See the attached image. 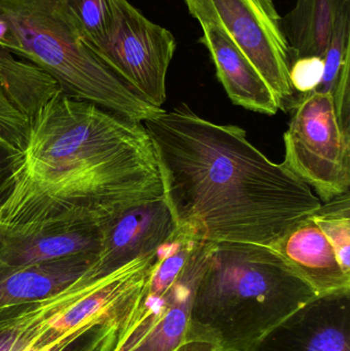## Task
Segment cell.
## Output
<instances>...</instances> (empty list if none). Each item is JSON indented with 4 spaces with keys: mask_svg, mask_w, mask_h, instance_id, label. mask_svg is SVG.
I'll return each mask as SVG.
<instances>
[{
    "mask_svg": "<svg viewBox=\"0 0 350 351\" xmlns=\"http://www.w3.org/2000/svg\"><path fill=\"white\" fill-rule=\"evenodd\" d=\"M162 195L143 123L62 92L0 160V241L99 232Z\"/></svg>",
    "mask_w": 350,
    "mask_h": 351,
    "instance_id": "1",
    "label": "cell"
},
{
    "mask_svg": "<svg viewBox=\"0 0 350 351\" xmlns=\"http://www.w3.org/2000/svg\"><path fill=\"white\" fill-rule=\"evenodd\" d=\"M143 125L177 226L205 241L271 247L322 206L308 184L236 125L203 119L184 103Z\"/></svg>",
    "mask_w": 350,
    "mask_h": 351,
    "instance_id": "2",
    "label": "cell"
},
{
    "mask_svg": "<svg viewBox=\"0 0 350 351\" xmlns=\"http://www.w3.org/2000/svg\"><path fill=\"white\" fill-rule=\"evenodd\" d=\"M318 295L271 247L214 243L185 340H205L219 351H246Z\"/></svg>",
    "mask_w": 350,
    "mask_h": 351,
    "instance_id": "3",
    "label": "cell"
},
{
    "mask_svg": "<svg viewBox=\"0 0 350 351\" xmlns=\"http://www.w3.org/2000/svg\"><path fill=\"white\" fill-rule=\"evenodd\" d=\"M155 255L106 274L92 263L51 296L0 308V351H118L133 327Z\"/></svg>",
    "mask_w": 350,
    "mask_h": 351,
    "instance_id": "4",
    "label": "cell"
},
{
    "mask_svg": "<svg viewBox=\"0 0 350 351\" xmlns=\"http://www.w3.org/2000/svg\"><path fill=\"white\" fill-rule=\"evenodd\" d=\"M0 16L14 34L8 51L47 72L68 96L138 123L160 110L117 75L64 0H0Z\"/></svg>",
    "mask_w": 350,
    "mask_h": 351,
    "instance_id": "5",
    "label": "cell"
},
{
    "mask_svg": "<svg viewBox=\"0 0 350 351\" xmlns=\"http://www.w3.org/2000/svg\"><path fill=\"white\" fill-rule=\"evenodd\" d=\"M213 245L178 227L158 247L133 327L118 351H173L185 341L193 297Z\"/></svg>",
    "mask_w": 350,
    "mask_h": 351,
    "instance_id": "6",
    "label": "cell"
},
{
    "mask_svg": "<svg viewBox=\"0 0 350 351\" xmlns=\"http://www.w3.org/2000/svg\"><path fill=\"white\" fill-rule=\"evenodd\" d=\"M293 109L283 164L326 202L349 192L350 132L339 123L332 95L310 93Z\"/></svg>",
    "mask_w": 350,
    "mask_h": 351,
    "instance_id": "7",
    "label": "cell"
},
{
    "mask_svg": "<svg viewBox=\"0 0 350 351\" xmlns=\"http://www.w3.org/2000/svg\"><path fill=\"white\" fill-rule=\"evenodd\" d=\"M189 14L201 26L223 32L258 70L281 104L291 108V51L282 16L271 0H183Z\"/></svg>",
    "mask_w": 350,
    "mask_h": 351,
    "instance_id": "8",
    "label": "cell"
},
{
    "mask_svg": "<svg viewBox=\"0 0 350 351\" xmlns=\"http://www.w3.org/2000/svg\"><path fill=\"white\" fill-rule=\"evenodd\" d=\"M112 24L103 53L117 75L155 108L166 102V73L177 49L170 30L129 0H110Z\"/></svg>",
    "mask_w": 350,
    "mask_h": 351,
    "instance_id": "9",
    "label": "cell"
},
{
    "mask_svg": "<svg viewBox=\"0 0 350 351\" xmlns=\"http://www.w3.org/2000/svg\"><path fill=\"white\" fill-rule=\"evenodd\" d=\"M246 351H350V289L318 294Z\"/></svg>",
    "mask_w": 350,
    "mask_h": 351,
    "instance_id": "10",
    "label": "cell"
},
{
    "mask_svg": "<svg viewBox=\"0 0 350 351\" xmlns=\"http://www.w3.org/2000/svg\"><path fill=\"white\" fill-rule=\"evenodd\" d=\"M178 226L164 196L129 208L99 231L101 243L92 267L112 271L158 251Z\"/></svg>",
    "mask_w": 350,
    "mask_h": 351,
    "instance_id": "11",
    "label": "cell"
},
{
    "mask_svg": "<svg viewBox=\"0 0 350 351\" xmlns=\"http://www.w3.org/2000/svg\"><path fill=\"white\" fill-rule=\"evenodd\" d=\"M318 294L350 289V272L312 216L300 221L271 245Z\"/></svg>",
    "mask_w": 350,
    "mask_h": 351,
    "instance_id": "12",
    "label": "cell"
},
{
    "mask_svg": "<svg viewBox=\"0 0 350 351\" xmlns=\"http://www.w3.org/2000/svg\"><path fill=\"white\" fill-rule=\"evenodd\" d=\"M201 29L199 43L209 51L218 80L230 100L255 112L277 114L279 101L248 58L219 29L211 25Z\"/></svg>",
    "mask_w": 350,
    "mask_h": 351,
    "instance_id": "13",
    "label": "cell"
},
{
    "mask_svg": "<svg viewBox=\"0 0 350 351\" xmlns=\"http://www.w3.org/2000/svg\"><path fill=\"white\" fill-rule=\"evenodd\" d=\"M96 253L79 254L25 267L0 264V308L47 298L86 274Z\"/></svg>",
    "mask_w": 350,
    "mask_h": 351,
    "instance_id": "14",
    "label": "cell"
},
{
    "mask_svg": "<svg viewBox=\"0 0 350 351\" xmlns=\"http://www.w3.org/2000/svg\"><path fill=\"white\" fill-rule=\"evenodd\" d=\"M350 0H296L293 10L282 18L292 60L324 57L337 19Z\"/></svg>",
    "mask_w": 350,
    "mask_h": 351,
    "instance_id": "15",
    "label": "cell"
},
{
    "mask_svg": "<svg viewBox=\"0 0 350 351\" xmlns=\"http://www.w3.org/2000/svg\"><path fill=\"white\" fill-rule=\"evenodd\" d=\"M14 56L0 47V88L29 119L64 90L45 70Z\"/></svg>",
    "mask_w": 350,
    "mask_h": 351,
    "instance_id": "16",
    "label": "cell"
},
{
    "mask_svg": "<svg viewBox=\"0 0 350 351\" xmlns=\"http://www.w3.org/2000/svg\"><path fill=\"white\" fill-rule=\"evenodd\" d=\"M100 232H70L0 241V264L25 267L79 254L96 253Z\"/></svg>",
    "mask_w": 350,
    "mask_h": 351,
    "instance_id": "17",
    "label": "cell"
},
{
    "mask_svg": "<svg viewBox=\"0 0 350 351\" xmlns=\"http://www.w3.org/2000/svg\"><path fill=\"white\" fill-rule=\"evenodd\" d=\"M312 217L334 245L341 265L350 272L349 192L322 204Z\"/></svg>",
    "mask_w": 350,
    "mask_h": 351,
    "instance_id": "18",
    "label": "cell"
},
{
    "mask_svg": "<svg viewBox=\"0 0 350 351\" xmlns=\"http://www.w3.org/2000/svg\"><path fill=\"white\" fill-rule=\"evenodd\" d=\"M350 55V4L345 6L337 19L325 53V72L316 92H334L345 60Z\"/></svg>",
    "mask_w": 350,
    "mask_h": 351,
    "instance_id": "19",
    "label": "cell"
},
{
    "mask_svg": "<svg viewBox=\"0 0 350 351\" xmlns=\"http://www.w3.org/2000/svg\"><path fill=\"white\" fill-rule=\"evenodd\" d=\"M101 51L108 43L112 24L110 0H64Z\"/></svg>",
    "mask_w": 350,
    "mask_h": 351,
    "instance_id": "20",
    "label": "cell"
},
{
    "mask_svg": "<svg viewBox=\"0 0 350 351\" xmlns=\"http://www.w3.org/2000/svg\"><path fill=\"white\" fill-rule=\"evenodd\" d=\"M325 72L324 59L321 57H302L293 59L290 64V84L294 92L291 108L302 97L316 92L322 82Z\"/></svg>",
    "mask_w": 350,
    "mask_h": 351,
    "instance_id": "21",
    "label": "cell"
},
{
    "mask_svg": "<svg viewBox=\"0 0 350 351\" xmlns=\"http://www.w3.org/2000/svg\"><path fill=\"white\" fill-rule=\"evenodd\" d=\"M27 128V117L0 88V152L8 154L16 149L22 142Z\"/></svg>",
    "mask_w": 350,
    "mask_h": 351,
    "instance_id": "22",
    "label": "cell"
},
{
    "mask_svg": "<svg viewBox=\"0 0 350 351\" xmlns=\"http://www.w3.org/2000/svg\"><path fill=\"white\" fill-rule=\"evenodd\" d=\"M350 55L343 64L340 75L333 92L337 117L343 129L350 132Z\"/></svg>",
    "mask_w": 350,
    "mask_h": 351,
    "instance_id": "23",
    "label": "cell"
},
{
    "mask_svg": "<svg viewBox=\"0 0 350 351\" xmlns=\"http://www.w3.org/2000/svg\"><path fill=\"white\" fill-rule=\"evenodd\" d=\"M173 351H219V350L212 342L201 339H189L185 340Z\"/></svg>",
    "mask_w": 350,
    "mask_h": 351,
    "instance_id": "24",
    "label": "cell"
}]
</instances>
